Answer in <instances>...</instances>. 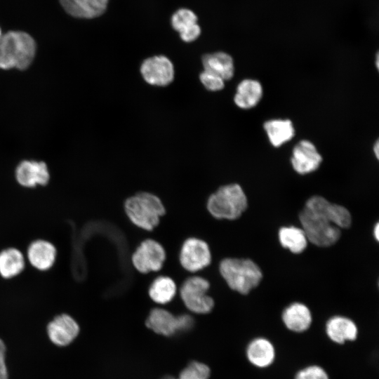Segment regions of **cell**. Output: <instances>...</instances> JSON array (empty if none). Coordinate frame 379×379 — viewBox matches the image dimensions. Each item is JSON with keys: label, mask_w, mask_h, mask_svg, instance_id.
<instances>
[{"label": "cell", "mask_w": 379, "mask_h": 379, "mask_svg": "<svg viewBox=\"0 0 379 379\" xmlns=\"http://www.w3.org/2000/svg\"><path fill=\"white\" fill-rule=\"evenodd\" d=\"M36 43L27 33L11 31L0 36V68H27L34 60Z\"/></svg>", "instance_id": "1"}, {"label": "cell", "mask_w": 379, "mask_h": 379, "mask_svg": "<svg viewBox=\"0 0 379 379\" xmlns=\"http://www.w3.org/2000/svg\"><path fill=\"white\" fill-rule=\"evenodd\" d=\"M171 25L185 42L194 41L201 34L197 16L188 8H180L175 11L171 17Z\"/></svg>", "instance_id": "18"}, {"label": "cell", "mask_w": 379, "mask_h": 379, "mask_svg": "<svg viewBox=\"0 0 379 379\" xmlns=\"http://www.w3.org/2000/svg\"><path fill=\"white\" fill-rule=\"evenodd\" d=\"M124 206L131 222L147 231L154 230L159 224L160 218L166 213L160 198L146 192H138L127 198Z\"/></svg>", "instance_id": "2"}, {"label": "cell", "mask_w": 379, "mask_h": 379, "mask_svg": "<svg viewBox=\"0 0 379 379\" xmlns=\"http://www.w3.org/2000/svg\"><path fill=\"white\" fill-rule=\"evenodd\" d=\"M204 70L221 77L225 81L231 79L234 73L232 57L225 52L206 54L202 58Z\"/></svg>", "instance_id": "22"}, {"label": "cell", "mask_w": 379, "mask_h": 379, "mask_svg": "<svg viewBox=\"0 0 379 379\" xmlns=\"http://www.w3.org/2000/svg\"><path fill=\"white\" fill-rule=\"evenodd\" d=\"M109 0H60L64 10L70 15L80 18H93L106 10Z\"/></svg>", "instance_id": "19"}, {"label": "cell", "mask_w": 379, "mask_h": 379, "mask_svg": "<svg viewBox=\"0 0 379 379\" xmlns=\"http://www.w3.org/2000/svg\"><path fill=\"white\" fill-rule=\"evenodd\" d=\"M305 207L325 214L340 229L347 228L351 225L352 217L348 210L344 206L329 202L322 197H312L307 201Z\"/></svg>", "instance_id": "16"}, {"label": "cell", "mask_w": 379, "mask_h": 379, "mask_svg": "<svg viewBox=\"0 0 379 379\" xmlns=\"http://www.w3.org/2000/svg\"><path fill=\"white\" fill-rule=\"evenodd\" d=\"M50 340L58 346L71 343L79 333V326L69 315L62 314L56 316L47 326Z\"/></svg>", "instance_id": "13"}, {"label": "cell", "mask_w": 379, "mask_h": 379, "mask_svg": "<svg viewBox=\"0 0 379 379\" xmlns=\"http://www.w3.org/2000/svg\"><path fill=\"white\" fill-rule=\"evenodd\" d=\"M322 161L316 146L308 140H300L293 148L291 163L294 171L300 175L315 171Z\"/></svg>", "instance_id": "10"}, {"label": "cell", "mask_w": 379, "mask_h": 379, "mask_svg": "<svg viewBox=\"0 0 379 379\" xmlns=\"http://www.w3.org/2000/svg\"><path fill=\"white\" fill-rule=\"evenodd\" d=\"M373 234L376 240L379 239V225L376 223L373 229Z\"/></svg>", "instance_id": "32"}, {"label": "cell", "mask_w": 379, "mask_h": 379, "mask_svg": "<svg viewBox=\"0 0 379 379\" xmlns=\"http://www.w3.org/2000/svg\"><path fill=\"white\" fill-rule=\"evenodd\" d=\"M281 245L293 253H302L307 246V239L302 229L284 227L279 231Z\"/></svg>", "instance_id": "26"}, {"label": "cell", "mask_w": 379, "mask_h": 379, "mask_svg": "<svg viewBox=\"0 0 379 379\" xmlns=\"http://www.w3.org/2000/svg\"><path fill=\"white\" fill-rule=\"evenodd\" d=\"M144 80L150 85L165 86L174 79V67L164 55H155L145 60L140 66Z\"/></svg>", "instance_id": "9"}, {"label": "cell", "mask_w": 379, "mask_h": 379, "mask_svg": "<svg viewBox=\"0 0 379 379\" xmlns=\"http://www.w3.org/2000/svg\"><path fill=\"white\" fill-rule=\"evenodd\" d=\"M262 94L263 88L260 81L253 79H245L237 87L234 102L238 107L249 109L260 102Z\"/></svg>", "instance_id": "21"}, {"label": "cell", "mask_w": 379, "mask_h": 379, "mask_svg": "<svg viewBox=\"0 0 379 379\" xmlns=\"http://www.w3.org/2000/svg\"><path fill=\"white\" fill-rule=\"evenodd\" d=\"M373 152L375 154V156L376 157V159H378L379 158V142L377 140L373 145Z\"/></svg>", "instance_id": "31"}, {"label": "cell", "mask_w": 379, "mask_h": 379, "mask_svg": "<svg viewBox=\"0 0 379 379\" xmlns=\"http://www.w3.org/2000/svg\"><path fill=\"white\" fill-rule=\"evenodd\" d=\"M263 128L270 144L274 147H279L290 141L295 133L293 124L290 119L267 120L263 124Z\"/></svg>", "instance_id": "23"}, {"label": "cell", "mask_w": 379, "mask_h": 379, "mask_svg": "<svg viewBox=\"0 0 379 379\" xmlns=\"http://www.w3.org/2000/svg\"><path fill=\"white\" fill-rule=\"evenodd\" d=\"M145 324L154 332L165 336H171L180 331L179 316L162 308L152 310Z\"/></svg>", "instance_id": "20"}, {"label": "cell", "mask_w": 379, "mask_h": 379, "mask_svg": "<svg viewBox=\"0 0 379 379\" xmlns=\"http://www.w3.org/2000/svg\"><path fill=\"white\" fill-rule=\"evenodd\" d=\"M219 271L228 286L243 295L255 288L262 278L261 270L250 259L225 258L220 263Z\"/></svg>", "instance_id": "3"}, {"label": "cell", "mask_w": 379, "mask_h": 379, "mask_svg": "<svg viewBox=\"0 0 379 379\" xmlns=\"http://www.w3.org/2000/svg\"><path fill=\"white\" fill-rule=\"evenodd\" d=\"M248 206L247 197L241 187L232 183L219 187L210 195L206 208L216 219L235 220L239 218Z\"/></svg>", "instance_id": "4"}, {"label": "cell", "mask_w": 379, "mask_h": 379, "mask_svg": "<svg viewBox=\"0 0 379 379\" xmlns=\"http://www.w3.org/2000/svg\"><path fill=\"white\" fill-rule=\"evenodd\" d=\"M166 258L164 246L152 239L143 240L133 252L131 261L135 269L142 273L159 271Z\"/></svg>", "instance_id": "7"}, {"label": "cell", "mask_w": 379, "mask_h": 379, "mask_svg": "<svg viewBox=\"0 0 379 379\" xmlns=\"http://www.w3.org/2000/svg\"><path fill=\"white\" fill-rule=\"evenodd\" d=\"M199 79L204 86L211 91H220L225 86V81L221 77L204 70L200 74Z\"/></svg>", "instance_id": "29"}, {"label": "cell", "mask_w": 379, "mask_h": 379, "mask_svg": "<svg viewBox=\"0 0 379 379\" xmlns=\"http://www.w3.org/2000/svg\"><path fill=\"white\" fill-rule=\"evenodd\" d=\"M281 320L288 331L301 334L310 328L313 318L310 310L306 305L295 302L284 310Z\"/></svg>", "instance_id": "14"}, {"label": "cell", "mask_w": 379, "mask_h": 379, "mask_svg": "<svg viewBox=\"0 0 379 379\" xmlns=\"http://www.w3.org/2000/svg\"><path fill=\"white\" fill-rule=\"evenodd\" d=\"M6 346L0 338V379H8V371L5 363Z\"/></svg>", "instance_id": "30"}, {"label": "cell", "mask_w": 379, "mask_h": 379, "mask_svg": "<svg viewBox=\"0 0 379 379\" xmlns=\"http://www.w3.org/2000/svg\"><path fill=\"white\" fill-rule=\"evenodd\" d=\"M210 374L211 371L207 365L192 361L181 371L177 379H208Z\"/></svg>", "instance_id": "27"}, {"label": "cell", "mask_w": 379, "mask_h": 379, "mask_svg": "<svg viewBox=\"0 0 379 379\" xmlns=\"http://www.w3.org/2000/svg\"><path fill=\"white\" fill-rule=\"evenodd\" d=\"M177 286L173 279L167 276L156 278L149 287L150 298L158 304L171 302L176 295Z\"/></svg>", "instance_id": "25"}, {"label": "cell", "mask_w": 379, "mask_h": 379, "mask_svg": "<svg viewBox=\"0 0 379 379\" xmlns=\"http://www.w3.org/2000/svg\"><path fill=\"white\" fill-rule=\"evenodd\" d=\"M179 260L182 267L190 272L200 271L211 262V253L208 244L196 237L187 239L182 244Z\"/></svg>", "instance_id": "8"}, {"label": "cell", "mask_w": 379, "mask_h": 379, "mask_svg": "<svg viewBox=\"0 0 379 379\" xmlns=\"http://www.w3.org/2000/svg\"><path fill=\"white\" fill-rule=\"evenodd\" d=\"M378 60H379L378 53H377L376 57H375V65H376L377 69H378Z\"/></svg>", "instance_id": "33"}, {"label": "cell", "mask_w": 379, "mask_h": 379, "mask_svg": "<svg viewBox=\"0 0 379 379\" xmlns=\"http://www.w3.org/2000/svg\"><path fill=\"white\" fill-rule=\"evenodd\" d=\"M25 266V257L15 248H8L0 252V275L5 279L16 277Z\"/></svg>", "instance_id": "24"}, {"label": "cell", "mask_w": 379, "mask_h": 379, "mask_svg": "<svg viewBox=\"0 0 379 379\" xmlns=\"http://www.w3.org/2000/svg\"><path fill=\"white\" fill-rule=\"evenodd\" d=\"M293 379H331L327 371L319 364H309L298 370Z\"/></svg>", "instance_id": "28"}, {"label": "cell", "mask_w": 379, "mask_h": 379, "mask_svg": "<svg viewBox=\"0 0 379 379\" xmlns=\"http://www.w3.org/2000/svg\"><path fill=\"white\" fill-rule=\"evenodd\" d=\"M57 251L54 245L44 239L32 241L28 246L27 256L32 267L40 271L51 268L55 261Z\"/></svg>", "instance_id": "17"}, {"label": "cell", "mask_w": 379, "mask_h": 379, "mask_svg": "<svg viewBox=\"0 0 379 379\" xmlns=\"http://www.w3.org/2000/svg\"><path fill=\"white\" fill-rule=\"evenodd\" d=\"M325 334L333 343L343 345L357 340L359 328L350 318L342 315L330 317L325 324Z\"/></svg>", "instance_id": "12"}, {"label": "cell", "mask_w": 379, "mask_h": 379, "mask_svg": "<svg viewBox=\"0 0 379 379\" xmlns=\"http://www.w3.org/2000/svg\"><path fill=\"white\" fill-rule=\"evenodd\" d=\"M299 219L307 240L317 246H332L340 237V229L322 213L304 207Z\"/></svg>", "instance_id": "5"}, {"label": "cell", "mask_w": 379, "mask_h": 379, "mask_svg": "<svg viewBox=\"0 0 379 379\" xmlns=\"http://www.w3.org/2000/svg\"><path fill=\"white\" fill-rule=\"evenodd\" d=\"M1 35V29H0V36Z\"/></svg>", "instance_id": "34"}, {"label": "cell", "mask_w": 379, "mask_h": 379, "mask_svg": "<svg viewBox=\"0 0 379 379\" xmlns=\"http://www.w3.org/2000/svg\"><path fill=\"white\" fill-rule=\"evenodd\" d=\"M210 283L201 277H191L182 283L180 295L185 307L196 314H207L214 307L213 299L207 294Z\"/></svg>", "instance_id": "6"}, {"label": "cell", "mask_w": 379, "mask_h": 379, "mask_svg": "<svg viewBox=\"0 0 379 379\" xmlns=\"http://www.w3.org/2000/svg\"><path fill=\"white\" fill-rule=\"evenodd\" d=\"M18 182L25 187L46 185L50 175L46 164L43 161H24L15 170Z\"/></svg>", "instance_id": "15"}, {"label": "cell", "mask_w": 379, "mask_h": 379, "mask_svg": "<svg viewBox=\"0 0 379 379\" xmlns=\"http://www.w3.org/2000/svg\"><path fill=\"white\" fill-rule=\"evenodd\" d=\"M245 354L251 366L259 369H265L274 363L277 350L271 340L264 336H257L246 345Z\"/></svg>", "instance_id": "11"}]
</instances>
